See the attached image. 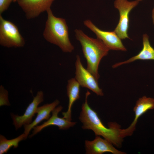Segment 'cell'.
Wrapping results in <instances>:
<instances>
[{
  "label": "cell",
  "mask_w": 154,
  "mask_h": 154,
  "mask_svg": "<svg viewBox=\"0 0 154 154\" xmlns=\"http://www.w3.org/2000/svg\"><path fill=\"white\" fill-rule=\"evenodd\" d=\"M80 84L75 78H72L68 81L67 93L69 99L68 109L66 112L62 113L63 118L71 121V110L74 103L80 97Z\"/></svg>",
  "instance_id": "obj_14"
},
{
  "label": "cell",
  "mask_w": 154,
  "mask_h": 154,
  "mask_svg": "<svg viewBox=\"0 0 154 154\" xmlns=\"http://www.w3.org/2000/svg\"><path fill=\"white\" fill-rule=\"evenodd\" d=\"M62 109L63 107L61 106L55 108L52 112V116L46 121L40 125H37L33 127L32 133L29 137H32L43 129L49 126H56L58 127L59 129L65 130L74 126L76 122H71L63 117H58V114Z\"/></svg>",
  "instance_id": "obj_12"
},
{
  "label": "cell",
  "mask_w": 154,
  "mask_h": 154,
  "mask_svg": "<svg viewBox=\"0 0 154 154\" xmlns=\"http://www.w3.org/2000/svg\"><path fill=\"white\" fill-rule=\"evenodd\" d=\"M85 144L86 153L87 154H102L106 152L113 154L126 153L118 150L111 142L105 139H102L98 135H96L93 141L85 140Z\"/></svg>",
  "instance_id": "obj_11"
},
{
  "label": "cell",
  "mask_w": 154,
  "mask_h": 154,
  "mask_svg": "<svg viewBox=\"0 0 154 154\" xmlns=\"http://www.w3.org/2000/svg\"><path fill=\"white\" fill-rule=\"evenodd\" d=\"M27 137L23 133L19 136L11 139H7L3 135H0V154L7 153L9 149L13 147L14 148H17L19 143L22 140L26 139Z\"/></svg>",
  "instance_id": "obj_16"
},
{
  "label": "cell",
  "mask_w": 154,
  "mask_h": 154,
  "mask_svg": "<svg viewBox=\"0 0 154 154\" xmlns=\"http://www.w3.org/2000/svg\"><path fill=\"white\" fill-rule=\"evenodd\" d=\"M8 92L2 85L0 86V106L11 105L8 98Z\"/></svg>",
  "instance_id": "obj_17"
},
{
  "label": "cell",
  "mask_w": 154,
  "mask_h": 154,
  "mask_svg": "<svg viewBox=\"0 0 154 154\" xmlns=\"http://www.w3.org/2000/svg\"><path fill=\"white\" fill-rule=\"evenodd\" d=\"M14 0H0V14L1 15L8 8Z\"/></svg>",
  "instance_id": "obj_18"
},
{
  "label": "cell",
  "mask_w": 154,
  "mask_h": 154,
  "mask_svg": "<svg viewBox=\"0 0 154 154\" xmlns=\"http://www.w3.org/2000/svg\"><path fill=\"white\" fill-rule=\"evenodd\" d=\"M55 0H17V2L24 12L26 18L31 19L47 11Z\"/></svg>",
  "instance_id": "obj_9"
},
{
  "label": "cell",
  "mask_w": 154,
  "mask_h": 154,
  "mask_svg": "<svg viewBox=\"0 0 154 154\" xmlns=\"http://www.w3.org/2000/svg\"><path fill=\"white\" fill-rule=\"evenodd\" d=\"M47 18L43 33L48 42L58 46L65 52H71L74 47L69 37L68 28L65 19L57 17L50 9L47 11Z\"/></svg>",
  "instance_id": "obj_3"
},
{
  "label": "cell",
  "mask_w": 154,
  "mask_h": 154,
  "mask_svg": "<svg viewBox=\"0 0 154 154\" xmlns=\"http://www.w3.org/2000/svg\"><path fill=\"white\" fill-rule=\"evenodd\" d=\"M84 24L96 34L97 38L101 40L110 50H126L120 38L114 31H106L101 30L89 19L84 21Z\"/></svg>",
  "instance_id": "obj_7"
},
{
  "label": "cell",
  "mask_w": 154,
  "mask_h": 154,
  "mask_svg": "<svg viewBox=\"0 0 154 154\" xmlns=\"http://www.w3.org/2000/svg\"><path fill=\"white\" fill-rule=\"evenodd\" d=\"M17 0H14L13 2H15L16 1H17Z\"/></svg>",
  "instance_id": "obj_20"
},
{
  "label": "cell",
  "mask_w": 154,
  "mask_h": 154,
  "mask_svg": "<svg viewBox=\"0 0 154 154\" xmlns=\"http://www.w3.org/2000/svg\"><path fill=\"white\" fill-rule=\"evenodd\" d=\"M152 18L153 20V23L154 25V8L153 9L152 11Z\"/></svg>",
  "instance_id": "obj_19"
},
{
  "label": "cell",
  "mask_w": 154,
  "mask_h": 154,
  "mask_svg": "<svg viewBox=\"0 0 154 154\" xmlns=\"http://www.w3.org/2000/svg\"><path fill=\"white\" fill-rule=\"evenodd\" d=\"M44 93L42 91L38 92L34 97L32 101L27 107L24 114L21 116L11 114L13 124L16 130L20 128L23 125L31 123L32 118L34 116L38 106L44 101Z\"/></svg>",
  "instance_id": "obj_8"
},
{
  "label": "cell",
  "mask_w": 154,
  "mask_h": 154,
  "mask_svg": "<svg viewBox=\"0 0 154 154\" xmlns=\"http://www.w3.org/2000/svg\"><path fill=\"white\" fill-rule=\"evenodd\" d=\"M143 47L142 50L136 55L127 60L114 64L112 68H115L124 64H128L136 60H154V49L151 45L149 40V37L146 34L143 36Z\"/></svg>",
  "instance_id": "obj_15"
},
{
  "label": "cell",
  "mask_w": 154,
  "mask_h": 154,
  "mask_svg": "<svg viewBox=\"0 0 154 154\" xmlns=\"http://www.w3.org/2000/svg\"><path fill=\"white\" fill-rule=\"evenodd\" d=\"M58 100H56L51 103L47 104L38 107L36 113L37 116L32 122L29 125L24 126V133L28 137L31 130L44 120H48L50 117V113L59 104Z\"/></svg>",
  "instance_id": "obj_13"
},
{
  "label": "cell",
  "mask_w": 154,
  "mask_h": 154,
  "mask_svg": "<svg viewBox=\"0 0 154 154\" xmlns=\"http://www.w3.org/2000/svg\"><path fill=\"white\" fill-rule=\"evenodd\" d=\"M74 32L86 60L87 69L98 81L100 77L98 72L100 62L110 50L99 39L89 37L80 29H76Z\"/></svg>",
  "instance_id": "obj_2"
},
{
  "label": "cell",
  "mask_w": 154,
  "mask_h": 154,
  "mask_svg": "<svg viewBox=\"0 0 154 154\" xmlns=\"http://www.w3.org/2000/svg\"><path fill=\"white\" fill-rule=\"evenodd\" d=\"M138 0L139 1H142V0Z\"/></svg>",
  "instance_id": "obj_21"
},
{
  "label": "cell",
  "mask_w": 154,
  "mask_h": 154,
  "mask_svg": "<svg viewBox=\"0 0 154 154\" xmlns=\"http://www.w3.org/2000/svg\"><path fill=\"white\" fill-rule=\"evenodd\" d=\"M75 78L80 86L87 88L97 95H104L102 89L98 85V81L87 69L83 66L79 55L76 56L75 63Z\"/></svg>",
  "instance_id": "obj_6"
},
{
  "label": "cell",
  "mask_w": 154,
  "mask_h": 154,
  "mask_svg": "<svg viewBox=\"0 0 154 154\" xmlns=\"http://www.w3.org/2000/svg\"><path fill=\"white\" fill-rule=\"evenodd\" d=\"M90 94L87 91L84 102L82 105L79 117L83 124L82 128L84 129L91 130L96 135L101 136L112 144L117 147H120L123 139L121 134V129L119 125L115 122L108 123V128L103 124L97 113L92 109L88 103V98Z\"/></svg>",
  "instance_id": "obj_1"
},
{
  "label": "cell",
  "mask_w": 154,
  "mask_h": 154,
  "mask_svg": "<svg viewBox=\"0 0 154 154\" xmlns=\"http://www.w3.org/2000/svg\"><path fill=\"white\" fill-rule=\"evenodd\" d=\"M136 0L129 1L127 0H115V7L118 9L119 13V22L114 31L121 39L129 38L128 31L129 27V14L131 10L138 4Z\"/></svg>",
  "instance_id": "obj_5"
},
{
  "label": "cell",
  "mask_w": 154,
  "mask_h": 154,
  "mask_svg": "<svg viewBox=\"0 0 154 154\" xmlns=\"http://www.w3.org/2000/svg\"><path fill=\"white\" fill-rule=\"evenodd\" d=\"M154 108V98L147 97L145 96L139 98L133 109L135 114L134 119L128 127L125 129H121L122 137L123 138L132 135L135 130L136 124L140 117L148 110Z\"/></svg>",
  "instance_id": "obj_10"
},
{
  "label": "cell",
  "mask_w": 154,
  "mask_h": 154,
  "mask_svg": "<svg viewBox=\"0 0 154 154\" xmlns=\"http://www.w3.org/2000/svg\"><path fill=\"white\" fill-rule=\"evenodd\" d=\"M25 40L17 27L12 22L5 19L0 15V44L7 48L23 47Z\"/></svg>",
  "instance_id": "obj_4"
}]
</instances>
